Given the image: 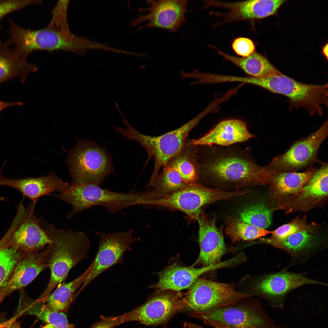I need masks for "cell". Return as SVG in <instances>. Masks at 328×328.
<instances>
[{"mask_svg":"<svg viewBox=\"0 0 328 328\" xmlns=\"http://www.w3.org/2000/svg\"><path fill=\"white\" fill-rule=\"evenodd\" d=\"M232 48L238 55L246 57L253 53L255 49L253 41L250 39L238 37L234 39L232 43Z\"/></svg>","mask_w":328,"mask_h":328,"instance_id":"cell-38","label":"cell"},{"mask_svg":"<svg viewBox=\"0 0 328 328\" xmlns=\"http://www.w3.org/2000/svg\"><path fill=\"white\" fill-rule=\"evenodd\" d=\"M39 3L38 0H0V21L10 13Z\"/></svg>","mask_w":328,"mask_h":328,"instance_id":"cell-37","label":"cell"},{"mask_svg":"<svg viewBox=\"0 0 328 328\" xmlns=\"http://www.w3.org/2000/svg\"><path fill=\"white\" fill-rule=\"evenodd\" d=\"M9 228L0 240V289L7 283L16 267L26 253L11 242Z\"/></svg>","mask_w":328,"mask_h":328,"instance_id":"cell-29","label":"cell"},{"mask_svg":"<svg viewBox=\"0 0 328 328\" xmlns=\"http://www.w3.org/2000/svg\"><path fill=\"white\" fill-rule=\"evenodd\" d=\"M143 304L122 315L123 323L137 321L146 326L163 323L183 309L186 302L179 292H157Z\"/></svg>","mask_w":328,"mask_h":328,"instance_id":"cell-11","label":"cell"},{"mask_svg":"<svg viewBox=\"0 0 328 328\" xmlns=\"http://www.w3.org/2000/svg\"><path fill=\"white\" fill-rule=\"evenodd\" d=\"M283 0H251L235 2L216 0L203 1L204 8L210 6L225 8V14H217L224 18L223 23L241 20L264 18L276 12L285 2Z\"/></svg>","mask_w":328,"mask_h":328,"instance_id":"cell-19","label":"cell"},{"mask_svg":"<svg viewBox=\"0 0 328 328\" xmlns=\"http://www.w3.org/2000/svg\"><path fill=\"white\" fill-rule=\"evenodd\" d=\"M9 328H20L19 324L16 320L15 317L9 319Z\"/></svg>","mask_w":328,"mask_h":328,"instance_id":"cell-42","label":"cell"},{"mask_svg":"<svg viewBox=\"0 0 328 328\" xmlns=\"http://www.w3.org/2000/svg\"><path fill=\"white\" fill-rule=\"evenodd\" d=\"M328 196V164L324 163L298 193L277 201L275 210L286 214L306 211L323 203Z\"/></svg>","mask_w":328,"mask_h":328,"instance_id":"cell-16","label":"cell"},{"mask_svg":"<svg viewBox=\"0 0 328 328\" xmlns=\"http://www.w3.org/2000/svg\"><path fill=\"white\" fill-rule=\"evenodd\" d=\"M42 328H56L53 325L50 324H47L46 325L43 326Z\"/></svg>","mask_w":328,"mask_h":328,"instance_id":"cell-46","label":"cell"},{"mask_svg":"<svg viewBox=\"0 0 328 328\" xmlns=\"http://www.w3.org/2000/svg\"><path fill=\"white\" fill-rule=\"evenodd\" d=\"M148 8L142 9L148 13L140 15L130 22L134 27L145 21L148 22L137 28V31L145 28H158L174 33L187 22L185 14L188 11L187 0H150Z\"/></svg>","mask_w":328,"mask_h":328,"instance_id":"cell-14","label":"cell"},{"mask_svg":"<svg viewBox=\"0 0 328 328\" xmlns=\"http://www.w3.org/2000/svg\"><path fill=\"white\" fill-rule=\"evenodd\" d=\"M328 125L327 121L315 132L274 158L266 166L271 173L295 172L313 163L320 145L327 136Z\"/></svg>","mask_w":328,"mask_h":328,"instance_id":"cell-12","label":"cell"},{"mask_svg":"<svg viewBox=\"0 0 328 328\" xmlns=\"http://www.w3.org/2000/svg\"><path fill=\"white\" fill-rule=\"evenodd\" d=\"M306 216H297L289 223L276 229L271 234V237L282 238L296 233L304 231L309 228L312 223L307 224Z\"/></svg>","mask_w":328,"mask_h":328,"instance_id":"cell-36","label":"cell"},{"mask_svg":"<svg viewBox=\"0 0 328 328\" xmlns=\"http://www.w3.org/2000/svg\"><path fill=\"white\" fill-rule=\"evenodd\" d=\"M203 321L205 323L213 326L215 328H236L227 326L210 320H205Z\"/></svg>","mask_w":328,"mask_h":328,"instance_id":"cell-41","label":"cell"},{"mask_svg":"<svg viewBox=\"0 0 328 328\" xmlns=\"http://www.w3.org/2000/svg\"><path fill=\"white\" fill-rule=\"evenodd\" d=\"M64 183L60 178L50 173L47 175L39 177L11 179L0 175V185L14 188L23 195L36 203L40 196L49 195L56 191L61 192L69 185Z\"/></svg>","mask_w":328,"mask_h":328,"instance_id":"cell-23","label":"cell"},{"mask_svg":"<svg viewBox=\"0 0 328 328\" xmlns=\"http://www.w3.org/2000/svg\"><path fill=\"white\" fill-rule=\"evenodd\" d=\"M317 227V224L312 223L307 229L285 238H261L256 243L270 245L287 253L291 258L285 268L287 269L305 262L327 248V238L316 231Z\"/></svg>","mask_w":328,"mask_h":328,"instance_id":"cell-10","label":"cell"},{"mask_svg":"<svg viewBox=\"0 0 328 328\" xmlns=\"http://www.w3.org/2000/svg\"><path fill=\"white\" fill-rule=\"evenodd\" d=\"M2 169H0L1 170H0V175H1L0 173H1V170H2ZM4 200V197H0V200Z\"/></svg>","mask_w":328,"mask_h":328,"instance_id":"cell-47","label":"cell"},{"mask_svg":"<svg viewBox=\"0 0 328 328\" xmlns=\"http://www.w3.org/2000/svg\"><path fill=\"white\" fill-rule=\"evenodd\" d=\"M25 311L56 328H71L67 316L63 312L53 311L47 307L45 302L37 299L26 301Z\"/></svg>","mask_w":328,"mask_h":328,"instance_id":"cell-34","label":"cell"},{"mask_svg":"<svg viewBox=\"0 0 328 328\" xmlns=\"http://www.w3.org/2000/svg\"><path fill=\"white\" fill-rule=\"evenodd\" d=\"M100 320L91 328H114L123 323L122 315L111 316H100Z\"/></svg>","mask_w":328,"mask_h":328,"instance_id":"cell-39","label":"cell"},{"mask_svg":"<svg viewBox=\"0 0 328 328\" xmlns=\"http://www.w3.org/2000/svg\"><path fill=\"white\" fill-rule=\"evenodd\" d=\"M233 284L199 278L189 289L184 298L183 309L194 313H203L235 305L252 296L236 291Z\"/></svg>","mask_w":328,"mask_h":328,"instance_id":"cell-8","label":"cell"},{"mask_svg":"<svg viewBox=\"0 0 328 328\" xmlns=\"http://www.w3.org/2000/svg\"><path fill=\"white\" fill-rule=\"evenodd\" d=\"M187 327L190 328H204L200 326L194 324L192 323H189L187 324Z\"/></svg>","mask_w":328,"mask_h":328,"instance_id":"cell-44","label":"cell"},{"mask_svg":"<svg viewBox=\"0 0 328 328\" xmlns=\"http://www.w3.org/2000/svg\"><path fill=\"white\" fill-rule=\"evenodd\" d=\"M163 168L161 173L149 187L154 189L147 192L148 198L171 193L190 186L174 168L168 165Z\"/></svg>","mask_w":328,"mask_h":328,"instance_id":"cell-32","label":"cell"},{"mask_svg":"<svg viewBox=\"0 0 328 328\" xmlns=\"http://www.w3.org/2000/svg\"><path fill=\"white\" fill-rule=\"evenodd\" d=\"M69 2V0L58 1L52 9V18L47 27L65 34L72 33L67 16Z\"/></svg>","mask_w":328,"mask_h":328,"instance_id":"cell-35","label":"cell"},{"mask_svg":"<svg viewBox=\"0 0 328 328\" xmlns=\"http://www.w3.org/2000/svg\"><path fill=\"white\" fill-rule=\"evenodd\" d=\"M328 51V45H327V44L326 46H325L324 47H323V54L327 58V57H328V56H328V54H327L328 51Z\"/></svg>","mask_w":328,"mask_h":328,"instance_id":"cell-45","label":"cell"},{"mask_svg":"<svg viewBox=\"0 0 328 328\" xmlns=\"http://www.w3.org/2000/svg\"><path fill=\"white\" fill-rule=\"evenodd\" d=\"M9 21V38L5 43L9 46L15 45L14 51L25 59L37 50H63L84 56L92 49L93 41L72 33L65 34L47 27L31 30L20 26L10 19Z\"/></svg>","mask_w":328,"mask_h":328,"instance_id":"cell-2","label":"cell"},{"mask_svg":"<svg viewBox=\"0 0 328 328\" xmlns=\"http://www.w3.org/2000/svg\"><path fill=\"white\" fill-rule=\"evenodd\" d=\"M274 210L263 200L257 201L241 207L237 212V217L252 225L266 229L272 224Z\"/></svg>","mask_w":328,"mask_h":328,"instance_id":"cell-33","label":"cell"},{"mask_svg":"<svg viewBox=\"0 0 328 328\" xmlns=\"http://www.w3.org/2000/svg\"><path fill=\"white\" fill-rule=\"evenodd\" d=\"M235 190L226 191L205 187L198 183L190 185L166 195L149 199L145 205L160 206L183 212L190 219L196 220L202 208L206 205L238 196Z\"/></svg>","mask_w":328,"mask_h":328,"instance_id":"cell-7","label":"cell"},{"mask_svg":"<svg viewBox=\"0 0 328 328\" xmlns=\"http://www.w3.org/2000/svg\"><path fill=\"white\" fill-rule=\"evenodd\" d=\"M306 274L289 272L285 268L261 276L254 289L257 294L266 299L272 307L283 308L288 295L292 291L307 285H328L325 282L307 277Z\"/></svg>","mask_w":328,"mask_h":328,"instance_id":"cell-13","label":"cell"},{"mask_svg":"<svg viewBox=\"0 0 328 328\" xmlns=\"http://www.w3.org/2000/svg\"><path fill=\"white\" fill-rule=\"evenodd\" d=\"M68 164L72 183L101 186L108 175L115 173L112 156L104 148L87 141H81L73 149L69 156Z\"/></svg>","mask_w":328,"mask_h":328,"instance_id":"cell-6","label":"cell"},{"mask_svg":"<svg viewBox=\"0 0 328 328\" xmlns=\"http://www.w3.org/2000/svg\"><path fill=\"white\" fill-rule=\"evenodd\" d=\"M47 268L48 265L45 258L44 248L26 253L6 284L0 289V304L6 296L29 284Z\"/></svg>","mask_w":328,"mask_h":328,"instance_id":"cell-21","label":"cell"},{"mask_svg":"<svg viewBox=\"0 0 328 328\" xmlns=\"http://www.w3.org/2000/svg\"><path fill=\"white\" fill-rule=\"evenodd\" d=\"M199 172L219 185L238 187L268 184L272 175L266 166L230 153L208 159L199 166Z\"/></svg>","mask_w":328,"mask_h":328,"instance_id":"cell-4","label":"cell"},{"mask_svg":"<svg viewBox=\"0 0 328 328\" xmlns=\"http://www.w3.org/2000/svg\"><path fill=\"white\" fill-rule=\"evenodd\" d=\"M89 271V268H88L76 278L69 282L64 283L58 286L46 300L47 307L55 311H66L73 299L75 292L85 281Z\"/></svg>","mask_w":328,"mask_h":328,"instance_id":"cell-30","label":"cell"},{"mask_svg":"<svg viewBox=\"0 0 328 328\" xmlns=\"http://www.w3.org/2000/svg\"><path fill=\"white\" fill-rule=\"evenodd\" d=\"M39 224L50 241L44 248L50 278L45 290L37 299L45 302L55 287L66 279L71 269L87 257L91 245L87 235L83 232L59 229L41 219Z\"/></svg>","mask_w":328,"mask_h":328,"instance_id":"cell-1","label":"cell"},{"mask_svg":"<svg viewBox=\"0 0 328 328\" xmlns=\"http://www.w3.org/2000/svg\"><path fill=\"white\" fill-rule=\"evenodd\" d=\"M225 232L234 244L241 241H250L260 238L272 234V231L252 225L237 217L230 216L226 220Z\"/></svg>","mask_w":328,"mask_h":328,"instance_id":"cell-31","label":"cell"},{"mask_svg":"<svg viewBox=\"0 0 328 328\" xmlns=\"http://www.w3.org/2000/svg\"><path fill=\"white\" fill-rule=\"evenodd\" d=\"M23 103L21 102H5L0 101V112L5 109L13 106H20L22 105Z\"/></svg>","mask_w":328,"mask_h":328,"instance_id":"cell-40","label":"cell"},{"mask_svg":"<svg viewBox=\"0 0 328 328\" xmlns=\"http://www.w3.org/2000/svg\"><path fill=\"white\" fill-rule=\"evenodd\" d=\"M211 47L224 59L233 63L251 77L262 78L280 72L267 58L256 52L247 57H238L226 53L214 46Z\"/></svg>","mask_w":328,"mask_h":328,"instance_id":"cell-27","label":"cell"},{"mask_svg":"<svg viewBox=\"0 0 328 328\" xmlns=\"http://www.w3.org/2000/svg\"><path fill=\"white\" fill-rule=\"evenodd\" d=\"M316 170L310 168L302 172H283L272 174L268 183L270 196L277 201L297 193Z\"/></svg>","mask_w":328,"mask_h":328,"instance_id":"cell-25","label":"cell"},{"mask_svg":"<svg viewBox=\"0 0 328 328\" xmlns=\"http://www.w3.org/2000/svg\"><path fill=\"white\" fill-rule=\"evenodd\" d=\"M75 198L77 205L83 211L101 205L115 214L128 207L142 205V194L134 191L121 193L94 184H82L77 188Z\"/></svg>","mask_w":328,"mask_h":328,"instance_id":"cell-15","label":"cell"},{"mask_svg":"<svg viewBox=\"0 0 328 328\" xmlns=\"http://www.w3.org/2000/svg\"><path fill=\"white\" fill-rule=\"evenodd\" d=\"M255 85L269 91L284 95L292 107H303L309 114H323L322 106L328 105V84L314 85L298 81L279 72L262 78H256Z\"/></svg>","mask_w":328,"mask_h":328,"instance_id":"cell-5","label":"cell"},{"mask_svg":"<svg viewBox=\"0 0 328 328\" xmlns=\"http://www.w3.org/2000/svg\"><path fill=\"white\" fill-rule=\"evenodd\" d=\"M231 265L229 260L213 266L200 268L182 267L174 263L157 273L158 282L150 287L156 289L157 292L169 290L179 292L189 289L204 273Z\"/></svg>","mask_w":328,"mask_h":328,"instance_id":"cell-20","label":"cell"},{"mask_svg":"<svg viewBox=\"0 0 328 328\" xmlns=\"http://www.w3.org/2000/svg\"><path fill=\"white\" fill-rule=\"evenodd\" d=\"M95 231L99 238L97 253L89 267L87 278L76 296L104 271L118 264H121L125 253L130 251L133 243L139 240L138 238L132 236L133 230L115 233Z\"/></svg>","mask_w":328,"mask_h":328,"instance_id":"cell-9","label":"cell"},{"mask_svg":"<svg viewBox=\"0 0 328 328\" xmlns=\"http://www.w3.org/2000/svg\"><path fill=\"white\" fill-rule=\"evenodd\" d=\"M252 137L244 121L230 119L220 121L205 135L189 143L196 146L213 144L228 146L245 142Z\"/></svg>","mask_w":328,"mask_h":328,"instance_id":"cell-24","label":"cell"},{"mask_svg":"<svg viewBox=\"0 0 328 328\" xmlns=\"http://www.w3.org/2000/svg\"><path fill=\"white\" fill-rule=\"evenodd\" d=\"M196 146L186 144L181 152L166 165L175 169L189 185L198 184L199 177Z\"/></svg>","mask_w":328,"mask_h":328,"instance_id":"cell-28","label":"cell"},{"mask_svg":"<svg viewBox=\"0 0 328 328\" xmlns=\"http://www.w3.org/2000/svg\"><path fill=\"white\" fill-rule=\"evenodd\" d=\"M9 320L0 323V328H9Z\"/></svg>","mask_w":328,"mask_h":328,"instance_id":"cell-43","label":"cell"},{"mask_svg":"<svg viewBox=\"0 0 328 328\" xmlns=\"http://www.w3.org/2000/svg\"><path fill=\"white\" fill-rule=\"evenodd\" d=\"M37 70L36 64L28 62L0 39V84L17 77L24 83L29 73Z\"/></svg>","mask_w":328,"mask_h":328,"instance_id":"cell-26","label":"cell"},{"mask_svg":"<svg viewBox=\"0 0 328 328\" xmlns=\"http://www.w3.org/2000/svg\"><path fill=\"white\" fill-rule=\"evenodd\" d=\"M36 203L29 205L26 216L10 238L13 244L26 253L43 250L50 242L34 214Z\"/></svg>","mask_w":328,"mask_h":328,"instance_id":"cell-22","label":"cell"},{"mask_svg":"<svg viewBox=\"0 0 328 328\" xmlns=\"http://www.w3.org/2000/svg\"><path fill=\"white\" fill-rule=\"evenodd\" d=\"M241 307L227 306L203 313H193L203 320H210L236 328H281L268 316Z\"/></svg>","mask_w":328,"mask_h":328,"instance_id":"cell-18","label":"cell"},{"mask_svg":"<svg viewBox=\"0 0 328 328\" xmlns=\"http://www.w3.org/2000/svg\"><path fill=\"white\" fill-rule=\"evenodd\" d=\"M199 226L198 236L200 248L196 263L203 267L213 266L219 263L227 251L223 233V226L219 227L216 224L215 214L210 218L202 210L196 218Z\"/></svg>","mask_w":328,"mask_h":328,"instance_id":"cell-17","label":"cell"},{"mask_svg":"<svg viewBox=\"0 0 328 328\" xmlns=\"http://www.w3.org/2000/svg\"><path fill=\"white\" fill-rule=\"evenodd\" d=\"M207 113L204 110L180 127L158 136L147 135L140 133L124 116L122 117V122L126 128L117 126L114 129L127 139L134 140L140 144L147 152L149 159L154 158L153 171L147 185L149 186L155 179L161 168L166 166L181 152L186 144L185 141L190 132Z\"/></svg>","mask_w":328,"mask_h":328,"instance_id":"cell-3","label":"cell"}]
</instances>
